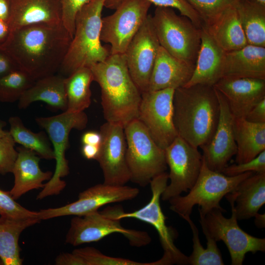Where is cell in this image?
<instances>
[{
	"mask_svg": "<svg viewBox=\"0 0 265 265\" xmlns=\"http://www.w3.org/2000/svg\"><path fill=\"white\" fill-rule=\"evenodd\" d=\"M245 119L253 123H265V98L252 107Z\"/></svg>",
	"mask_w": 265,
	"mask_h": 265,
	"instance_id": "43",
	"label": "cell"
},
{
	"mask_svg": "<svg viewBox=\"0 0 265 265\" xmlns=\"http://www.w3.org/2000/svg\"><path fill=\"white\" fill-rule=\"evenodd\" d=\"M139 193L137 188L126 185L97 184L80 192L76 201L59 208L41 210L39 218L42 220L68 215L83 216L107 204L132 200Z\"/></svg>",
	"mask_w": 265,
	"mask_h": 265,
	"instance_id": "15",
	"label": "cell"
},
{
	"mask_svg": "<svg viewBox=\"0 0 265 265\" xmlns=\"http://www.w3.org/2000/svg\"><path fill=\"white\" fill-rule=\"evenodd\" d=\"M9 131L15 143L34 151L40 158L52 159L55 156L51 142L44 132H34L25 126L18 116L9 118Z\"/></svg>",
	"mask_w": 265,
	"mask_h": 265,
	"instance_id": "32",
	"label": "cell"
},
{
	"mask_svg": "<svg viewBox=\"0 0 265 265\" xmlns=\"http://www.w3.org/2000/svg\"><path fill=\"white\" fill-rule=\"evenodd\" d=\"M256 0L259 1L260 2L264 4H265V0Z\"/></svg>",
	"mask_w": 265,
	"mask_h": 265,
	"instance_id": "51",
	"label": "cell"
},
{
	"mask_svg": "<svg viewBox=\"0 0 265 265\" xmlns=\"http://www.w3.org/2000/svg\"><path fill=\"white\" fill-rule=\"evenodd\" d=\"M225 52L214 41L205 27L201 28V43L191 78L184 86L213 85L222 78Z\"/></svg>",
	"mask_w": 265,
	"mask_h": 265,
	"instance_id": "22",
	"label": "cell"
},
{
	"mask_svg": "<svg viewBox=\"0 0 265 265\" xmlns=\"http://www.w3.org/2000/svg\"><path fill=\"white\" fill-rule=\"evenodd\" d=\"M37 124L44 129L51 142L56 161L55 168L51 179L37 196L41 200L48 196L57 195L65 187L66 182L61 178L69 173L68 161L65 152L69 146V137L73 129L81 130L88 122L84 111L72 112L66 110L62 113L50 116L35 118Z\"/></svg>",
	"mask_w": 265,
	"mask_h": 265,
	"instance_id": "9",
	"label": "cell"
},
{
	"mask_svg": "<svg viewBox=\"0 0 265 265\" xmlns=\"http://www.w3.org/2000/svg\"><path fill=\"white\" fill-rule=\"evenodd\" d=\"M233 130L237 146L236 163L248 161L265 150V123L234 117Z\"/></svg>",
	"mask_w": 265,
	"mask_h": 265,
	"instance_id": "28",
	"label": "cell"
},
{
	"mask_svg": "<svg viewBox=\"0 0 265 265\" xmlns=\"http://www.w3.org/2000/svg\"><path fill=\"white\" fill-rule=\"evenodd\" d=\"M15 200L9 191H5L0 189V216L16 220L39 218L38 212L30 211L22 206Z\"/></svg>",
	"mask_w": 265,
	"mask_h": 265,
	"instance_id": "38",
	"label": "cell"
},
{
	"mask_svg": "<svg viewBox=\"0 0 265 265\" xmlns=\"http://www.w3.org/2000/svg\"><path fill=\"white\" fill-rule=\"evenodd\" d=\"M35 80L21 69L0 78V102L13 103L19 101Z\"/></svg>",
	"mask_w": 265,
	"mask_h": 265,
	"instance_id": "34",
	"label": "cell"
},
{
	"mask_svg": "<svg viewBox=\"0 0 265 265\" xmlns=\"http://www.w3.org/2000/svg\"><path fill=\"white\" fill-rule=\"evenodd\" d=\"M213 87L225 98L235 118H245L252 107L265 98V80L223 77Z\"/></svg>",
	"mask_w": 265,
	"mask_h": 265,
	"instance_id": "19",
	"label": "cell"
},
{
	"mask_svg": "<svg viewBox=\"0 0 265 265\" xmlns=\"http://www.w3.org/2000/svg\"><path fill=\"white\" fill-rule=\"evenodd\" d=\"M102 142L96 160L104 176V183L125 185L131 180L126 159L127 144L124 127L106 122L100 128Z\"/></svg>",
	"mask_w": 265,
	"mask_h": 265,
	"instance_id": "16",
	"label": "cell"
},
{
	"mask_svg": "<svg viewBox=\"0 0 265 265\" xmlns=\"http://www.w3.org/2000/svg\"><path fill=\"white\" fill-rule=\"evenodd\" d=\"M11 32L7 22L0 19V47H2L6 42Z\"/></svg>",
	"mask_w": 265,
	"mask_h": 265,
	"instance_id": "47",
	"label": "cell"
},
{
	"mask_svg": "<svg viewBox=\"0 0 265 265\" xmlns=\"http://www.w3.org/2000/svg\"><path fill=\"white\" fill-rule=\"evenodd\" d=\"M248 172L265 173V150L248 161L227 165L222 173L228 176H234Z\"/></svg>",
	"mask_w": 265,
	"mask_h": 265,
	"instance_id": "41",
	"label": "cell"
},
{
	"mask_svg": "<svg viewBox=\"0 0 265 265\" xmlns=\"http://www.w3.org/2000/svg\"><path fill=\"white\" fill-rule=\"evenodd\" d=\"M11 31L37 24L61 23L59 0H8Z\"/></svg>",
	"mask_w": 265,
	"mask_h": 265,
	"instance_id": "20",
	"label": "cell"
},
{
	"mask_svg": "<svg viewBox=\"0 0 265 265\" xmlns=\"http://www.w3.org/2000/svg\"><path fill=\"white\" fill-rule=\"evenodd\" d=\"M18 155L12 173L14 183L9 193L14 199L33 189L43 188L44 181L53 176L51 171H43L39 166L40 157L33 151L22 146L16 148Z\"/></svg>",
	"mask_w": 265,
	"mask_h": 265,
	"instance_id": "21",
	"label": "cell"
},
{
	"mask_svg": "<svg viewBox=\"0 0 265 265\" xmlns=\"http://www.w3.org/2000/svg\"><path fill=\"white\" fill-rule=\"evenodd\" d=\"M235 200L238 220L254 217L265 203V173H255L246 178L230 192Z\"/></svg>",
	"mask_w": 265,
	"mask_h": 265,
	"instance_id": "25",
	"label": "cell"
},
{
	"mask_svg": "<svg viewBox=\"0 0 265 265\" xmlns=\"http://www.w3.org/2000/svg\"><path fill=\"white\" fill-rule=\"evenodd\" d=\"M255 225L259 228H265V214H260L258 212L254 216Z\"/></svg>",
	"mask_w": 265,
	"mask_h": 265,
	"instance_id": "49",
	"label": "cell"
},
{
	"mask_svg": "<svg viewBox=\"0 0 265 265\" xmlns=\"http://www.w3.org/2000/svg\"><path fill=\"white\" fill-rule=\"evenodd\" d=\"M223 77L265 80V47L247 44L240 49L225 52Z\"/></svg>",
	"mask_w": 265,
	"mask_h": 265,
	"instance_id": "24",
	"label": "cell"
},
{
	"mask_svg": "<svg viewBox=\"0 0 265 265\" xmlns=\"http://www.w3.org/2000/svg\"><path fill=\"white\" fill-rule=\"evenodd\" d=\"M38 218L16 220L0 217V261L3 265H21L19 239L26 228L39 223Z\"/></svg>",
	"mask_w": 265,
	"mask_h": 265,
	"instance_id": "29",
	"label": "cell"
},
{
	"mask_svg": "<svg viewBox=\"0 0 265 265\" xmlns=\"http://www.w3.org/2000/svg\"><path fill=\"white\" fill-rule=\"evenodd\" d=\"M148 0H123L112 14L102 17L100 38L111 54H123L148 16Z\"/></svg>",
	"mask_w": 265,
	"mask_h": 265,
	"instance_id": "12",
	"label": "cell"
},
{
	"mask_svg": "<svg viewBox=\"0 0 265 265\" xmlns=\"http://www.w3.org/2000/svg\"><path fill=\"white\" fill-rule=\"evenodd\" d=\"M9 5L8 0H0V19L7 22L9 16Z\"/></svg>",
	"mask_w": 265,
	"mask_h": 265,
	"instance_id": "48",
	"label": "cell"
},
{
	"mask_svg": "<svg viewBox=\"0 0 265 265\" xmlns=\"http://www.w3.org/2000/svg\"><path fill=\"white\" fill-rule=\"evenodd\" d=\"M235 6L203 26L225 52L240 49L248 44Z\"/></svg>",
	"mask_w": 265,
	"mask_h": 265,
	"instance_id": "27",
	"label": "cell"
},
{
	"mask_svg": "<svg viewBox=\"0 0 265 265\" xmlns=\"http://www.w3.org/2000/svg\"><path fill=\"white\" fill-rule=\"evenodd\" d=\"M175 90L167 88L141 93L137 119L156 143L164 150L178 136L173 123Z\"/></svg>",
	"mask_w": 265,
	"mask_h": 265,
	"instance_id": "14",
	"label": "cell"
},
{
	"mask_svg": "<svg viewBox=\"0 0 265 265\" xmlns=\"http://www.w3.org/2000/svg\"><path fill=\"white\" fill-rule=\"evenodd\" d=\"M20 69L10 53L0 47V78L16 70Z\"/></svg>",
	"mask_w": 265,
	"mask_h": 265,
	"instance_id": "42",
	"label": "cell"
},
{
	"mask_svg": "<svg viewBox=\"0 0 265 265\" xmlns=\"http://www.w3.org/2000/svg\"><path fill=\"white\" fill-rule=\"evenodd\" d=\"M123 209L120 206L108 207L83 216H75L65 238V242L74 246L95 242L113 233L123 235L130 244L136 247L146 246L151 238L145 231L127 229L122 226L118 217Z\"/></svg>",
	"mask_w": 265,
	"mask_h": 265,
	"instance_id": "7",
	"label": "cell"
},
{
	"mask_svg": "<svg viewBox=\"0 0 265 265\" xmlns=\"http://www.w3.org/2000/svg\"><path fill=\"white\" fill-rule=\"evenodd\" d=\"M173 123L178 136L201 148L212 138L219 116V105L212 86L195 84L175 90Z\"/></svg>",
	"mask_w": 265,
	"mask_h": 265,
	"instance_id": "3",
	"label": "cell"
},
{
	"mask_svg": "<svg viewBox=\"0 0 265 265\" xmlns=\"http://www.w3.org/2000/svg\"><path fill=\"white\" fill-rule=\"evenodd\" d=\"M124 129L130 181L145 186L154 177L165 172L167 165L164 150L156 143L138 119L129 122Z\"/></svg>",
	"mask_w": 265,
	"mask_h": 265,
	"instance_id": "8",
	"label": "cell"
},
{
	"mask_svg": "<svg viewBox=\"0 0 265 265\" xmlns=\"http://www.w3.org/2000/svg\"><path fill=\"white\" fill-rule=\"evenodd\" d=\"M15 142L9 132L0 138V174L12 173L18 155Z\"/></svg>",
	"mask_w": 265,
	"mask_h": 265,
	"instance_id": "39",
	"label": "cell"
},
{
	"mask_svg": "<svg viewBox=\"0 0 265 265\" xmlns=\"http://www.w3.org/2000/svg\"><path fill=\"white\" fill-rule=\"evenodd\" d=\"M56 265H87L85 260L77 254L62 253L55 260Z\"/></svg>",
	"mask_w": 265,
	"mask_h": 265,
	"instance_id": "44",
	"label": "cell"
},
{
	"mask_svg": "<svg viewBox=\"0 0 265 265\" xmlns=\"http://www.w3.org/2000/svg\"><path fill=\"white\" fill-rule=\"evenodd\" d=\"M6 125V122L0 120V138L6 135L9 131L3 130V128Z\"/></svg>",
	"mask_w": 265,
	"mask_h": 265,
	"instance_id": "50",
	"label": "cell"
},
{
	"mask_svg": "<svg viewBox=\"0 0 265 265\" xmlns=\"http://www.w3.org/2000/svg\"><path fill=\"white\" fill-rule=\"evenodd\" d=\"M235 6L248 44L265 47V4L239 0Z\"/></svg>",
	"mask_w": 265,
	"mask_h": 265,
	"instance_id": "30",
	"label": "cell"
},
{
	"mask_svg": "<svg viewBox=\"0 0 265 265\" xmlns=\"http://www.w3.org/2000/svg\"><path fill=\"white\" fill-rule=\"evenodd\" d=\"M160 47L149 14L124 53L129 73L141 93L148 90Z\"/></svg>",
	"mask_w": 265,
	"mask_h": 265,
	"instance_id": "17",
	"label": "cell"
},
{
	"mask_svg": "<svg viewBox=\"0 0 265 265\" xmlns=\"http://www.w3.org/2000/svg\"><path fill=\"white\" fill-rule=\"evenodd\" d=\"M72 38L62 23L37 24L11 31L2 47L37 80L59 71Z\"/></svg>",
	"mask_w": 265,
	"mask_h": 265,
	"instance_id": "1",
	"label": "cell"
},
{
	"mask_svg": "<svg viewBox=\"0 0 265 265\" xmlns=\"http://www.w3.org/2000/svg\"><path fill=\"white\" fill-rule=\"evenodd\" d=\"M106 0H90L78 13L74 34L59 70L60 75L66 77L80 68L104 61L110 54L100 38Z\"/></svg>",
	"mask_w": 265,
	"mask_h": 265,
	"instance_id": "4",
	"label": "cell"
},
{
	"mask_svg": "<svg viewBox=\"0 0 265 265\" xmlns=\"http://www.w3.org/2000/svg\"><path fill=\"white\" fill-rule=\"evenodd\" d=\"M194 68L195 66L173 56L160 46L147 91L183 87L190 80Z\"/></svg>",
	"mask_w": 265,
	"mask_h": 265,
	"instance_id": "23",
	"label": "cell"
},
{
	"mask_svg": "<svg viewBox=\"0 0 265 265\" xmlns=\"http://www.w3.org/2000/svg\"><path fill=\"white\" fill-rule=\"evenodd\" d=\"M100 146L89 144H82L81 154L87 159L96 160L99 155Z\"/></svg>",
	"mask_w": 265,
	"mask_h": 265,
	"instance_id": "46",
	"label": "cell"
},
{
	"mask_svg": "<svg viewBox=\"0 0 265 265\" xmlns=\"http://www.w3.org/2000/svg\"><path fill=\"white\" fill-rule=\"evenodd\" d=\"M151 21L160 46L173 56L195 66L201 28L170 7L157 6Z\"/></svg>",
	"mask_w": 265,
	"mask_h": 265,
	"instance_id": "6",
	"label": "cell"
},
{
	"mask_svg": "<svg viewBox=\"0 0 265 265\" xmlns=\"http://www.w3.org/2000/svg\"><path fill=\"white\" fill-rule=\"evenodd\" d=\"M101 92V104L106 122L124 128L137 119L141 92L129 73L125 55L110 54L89 67Z\"/></svg>",
	"mask_w": 265,
	"mask_h": 265,
	"instance_id": "2",
	"label": "cell"
},
{
	"mask_svg": "<svg viewBox=\"0 0 265 265\" xmlns=\"http://www.w3.org/2000/svg\"><path fill=\"white\" fill-rule=\"evenodd\" d=\"M167 166L169 168L170 183L163 191L164 201L180 195L190 190L195 183L203 164V156L198 148L177 136L164 149Z\"/></svg>",
	"mask_w": 265,
	"mask_h": 265,
	"instance_id": "13",
	"label": "cell"
},
{
	"mask_svg": "<svg viewBox=\"0 0 265 265\" xmlns=\"http://www.w3.org/2000/svg\"><path fill=\"white\" fill-rule=\"evenodd\" d=\"M197 12L203 26L210 24L227 9L235 6L239 0H186Z\"/></svg>",
	"mask_w": 265,
	"mask_h": 265,
	"instance_id": "35",
	"label": "cell"
},
{
	"mask_svg": "<svg viewBox=\"0 0 265 265\" xmlns=\"http://www.w3.org/2000/svg\"><path fill=\"white\" fill-rule=\"evenodd\" d=\"M64 79L59 74L36 80L18 101L19 108H26L33 102L41 101L53 109L65 111L67 102Z\"/></svg>",
	"mask_w": 265,
	"mask_h": 265,
	"instance_id": "26",
	"label": "cell"
},
{
	"mask_svg": "<svg viewBox=\"0 0 265 265\" xmlns=\"http://www.w3.org/2000/svg\"><path fill=\"white\" fill-rule=\"evenodd\" d=\"M90 0H59L61 23L73 37L76 16L80 9Z\"/></svg>",
	"mask_w": 265,
	"mask_h": 265,
	"instance_id": "40",
	"label": "cell"
},
{
	"mask_svg": "<svg viewBox=\"0 0 265 265\" xmlns=\"http://www.w3.org/2000/svg\"><path fill=\"white\" fill-rule=\"evenodd\" d=\"M253 174L252 172H248L228 176L209 168L203 159L198 177L189 193L185 196L179 195L170 199V209L183 219L190 216L193 207L196 205L199 206L200 215L202 216L214 209L224 212L225 210L220 205L222 198Z\"/></svg>",
	"mask_w": 265,
	"mask_h": 265,
	"instance_id": "5",
	"label": "cell"
},
{
	"mask_svg": "<svg viewBox=\"0 0 265 265\" xmlns=\"http://www.w3.org/2000/svg\"><path fill=\"white\" fill-rule=\"evenodd\" d=\"M219 105V116L217 127L211 140L202 146L203 159L210 169L222 173L232 157L236 155L234 117L223 96L215 89Z\"/></svg>",
	"mask_w": 265,
	"mask_h": 265,
	"instance_id": "18",
	"label": "cell"
},
{
	"mask_svg": "<svg viewBox=\"0 0 265 265\" xmlns=\"http://www.w3.org/2000/svg\"><path fill=\"white\" fill-rule=\"evenodd\" d=\"M123 0H106L104 7L115 9ZM157 6L170 7L179 10L181 15L190 19L197 27H200L203 22L200 17L190 4L186 0H148Z\"/></svg>",
	"mask_w": 265,
	"mask_h": 265,
	"instance_id": "37",
	"label": "cell"
},
{
	"mask_svg": "<svg viewBox=\"0 0 265 265\" xmlns=\"http://www.w3.org/2000/svg\"><path fill=\"white\" fill-rule=\"evenodd\" d=\"M81 141L82 144L100 146L102 142V135L100 132L87 131L82 135Z\"/></svg>",
	"mask_w": 265,
	"mask_h": 265,
	"instance_id": "45",
	"label": "cell"
},
{
	"mask_svg": "<svg viewBox=\"0 0 265 265\" xmlns=\"http://www.w3.org/2000/svg\"><path fill=\"white\" fill-rule=\"evenodd\" d=\"M94 81L89 67L80 68L65 77L64 87L67 102V110L80 112L91 104L90 85Z\"/></svg>",
	"mask_w": 265,
	"mask_h": 265,
	"instance_id": "31",
	"label": "cell"
},
{
	"mask_svg": "<svg viewBox=\"0 0 265 265\" xmlns=\"http://www.w3.org/2000/svg\"><path fill=\"white\" fill-rule=\"evenodd\" d=\"M168 180V175L165 172L154 177L150 183L152 192L150 201L142 208L133 212H125L122 210L118 217L121 220L126 218H135L155 228L164 251L162 258L158 260L159 265H188V257L174 244L176 232L172 228L166 225L165 217L160 207V199Z\"/></svg>",
	"mask_w": 265,
	"mask_h": 265,
	"instance_id": "11",
	"label": "cell"
},
{
	"mask_svg": "<svg viewBox=\"0 0 265 265\" xmlns=\"http://www.w3.org/2000/svg\"><path fill=\"white\" fill-rule=\"evenodd\" d=\"M189 224L192 230L193 238V251L188 257V265H223L222 255L216 241L205 230L203 232L207 239V247L204 248L199 238V231L190 218H184Z\"/></svg>",
	"mask_w": 265,
	"mask_h": 265,
	"instance_id": "33",
	"label": "cell"
},
{
	"mask_svg": "<svg viewBox=\"0 0 265 265\" xmlns=\"http://www.w3.org/2000/svg\"><path fill=\"white\" fill-rule=\"evenodd\" d=\"M231 205L232 215L227 218L222 211L214 209L205 216L200 215L202 229L206 230L216 241L226 244L231 259V265H241L247 253L265 252V238L253 237L242 230L238 224L235 210V200L228 193L225 196Z\"/></svg>",
	"mask_w": 265,
	"mask_h": 265,
	"instance_id": "10",
	"label": "cell"
},
{
	"mask_svg": "<svg viewBox=\"0 0 265 265\" xmlns=\"http://www.w3.org/2000/svg\"><path fill=\"white\" fill-rule=\"evenodd\" d=\"M73 252L82 257L87 265H156L155 262L142 263L106 255L93 247L77 248Z\"/></svg>",
	"mask_w": 265,
	"mask_h": 265,
	"instance_id": "36",
	"label": "cell"
}]
</instances>
